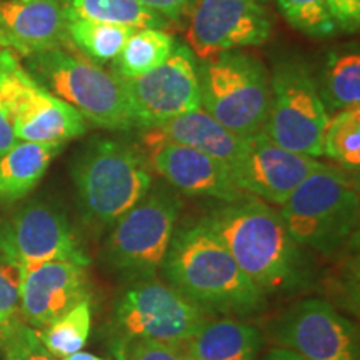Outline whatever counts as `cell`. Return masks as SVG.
<instances>
[{
    "label": "cell",
    "instance_id": "cell-36",
    "mask_svg": "<svg viewBox=\"0 0 360 360\" xmlns=\"http://www.w3.org/2000/svg\"><path fill=\"white\" fill-rule=\"evenodd\" d=\"M62 360H103V359L97 357V355H94V354H89V352H77V354L69 355V357H64Z\"/></svg>",
    "mask_w": 360,
    "mask_h": 360
},
{
    "label": "cell",
    "instance_id": "cell-6",
    "mask_svg": "<svg viewBox=\"0 0 360 360\" xmlns=\"http://www.w3.org/2000/svg\"><path fill=\"white\" fill-rule=\"evenodd\" d=\"M27 72L87 122L107 130L134 129L122 80L94 62L56 47L27 57Z\"/></svg>",
    "mask_w": 360,
    "mask_h": 360
},
{
    "label": "cell",
    "instance_id": "cell-27",
    "mask_svg": "<svg viewBox=\"0 0 360 360\" xmlns=\"http://www.w3.org/2000/svg\"><path fill=\"white\" fill-rule=\"evenodd\" d=\"M323 155L357 172L360 165V107L340 110L328 119L323 134Z\"/></svg>",
    "mask_w": 360,
    "mask_h": 360
},
{
    "label": "cell",
    "instance_id": "cell-15",
    "mask_svg": "<svg viewBox=\"0 0 360 360\" xmlns=\"http://www.w3.org/2000/svg\"><path fill=\"white\" fill-rule=\"evenodd\" d=\"M326 165L314 157L285 150L259 132L244 137L240 155L229 169L236 186L247 195L282 205L310 174Z\"/></svg>",
    "mask_w": 360,
    "mask_h": 360
},
{
    "label": "cell",
    "instance_id": "cell-23",
    "mask_svg": "<svg viewBox=\"0 0 360 360\" xmlns=\"http://www.w3.org/2000/svg\"><path fill=\"white\" fill-rule=\"evenodd\" d=\"M65 15L124 25L130 29H160L170 22L139 0H64Z\"/></svg>",
    "mask_w": 360,
    "mask_h": 360
},
{
    "label": "cell",
    "instance_id": "cell-32",
    "mask_svg": "<svg viewBox=\"0 0 360 360\" xmlns=\"http://www.w3.org/2000/svg\"><path fill=\"white\" fill-rule=\"evenodd\" d=\"M17 141L13 134L12 114L8 107L7 94H6V82H4V62H2V51H0V155L6 154L8 148H12Z\"/></svg>",
    "mask_w": 360,
    "mask_h": 360
},
{
    "label": "cell",
    "instance_id": "cell-10",
    "mask_svg": "<svg viewBox=\"0 0 360 360\" xmlns=\"http://www.w3.org/2000/svg\"><path fill=\"white\" fill-rule=\"evenodd\" d=\"M2 62L17 141L64 146L87 132L82 114L42 87L11 51L2 49Z\"/></svg>",
    "mask_w": 360,
    "mask_h": 360
},
{
    "label": "cell",
    "instance_id": "cell-2",
    "mask_svg": "<svg viewBox=\"0 0 360 360\" xmlns=\"http://www.w3.org/2000/svg\"><path fill=\"white\" fill-rule=\"evenodd\" d=\"M160 272L169 285L210 315L247 317L265 305L264 292L202 220L175 229Z\"/></svg>",
    "mask_w": 360,
    "mask_h": 360
},
{
    "label": "cell",
    "instance_id": "cell-30",
    "mask_svg": "<svg viewBox=\"0 0 360 360\" xmlns=\"http://www.w3.org/2000/svg\"><path fill=\"white\" fill-rule=\"evenodd\" d=\"M20 267L0 254V327L15 321L20 312Z\"/></svg>",
    "mask_w": 360,
    "mask_h": 360
},
{
    "label": "cell",
    "instance_id": "cell-38",
    "mask_svg": "<svg viewBox=\"0 0 360 360\" xmlns=\"http://www.w3.org/2000/svg\"><path fill=\"white\" fill-rule=\"evenodd\" d=\"M0 335H2V327H0Z\"/></svg>",
    "mask_w": 360,
    "mask_h": 360
},
{
    "label": "cell",
    "instance_id": "cell-7",
    "mask_svg": "<svg viewBox=\"0 0 360 360\" xmlns=\"http://www.w3.org/2000/svg\"><path fill=\"white\" fill-rule=\"evenodd\" d=\"M180 210L177 193L152 184L150 191L112 224L103 244L107 267L130 282L159 276Z\"/></svg>",
    "mask_w": 360,
    "mask_h": 360
},
{
    "label": "cell",
    "instance_id": "cell-28",
    "mask_svg": "<svg viewBox=\"0 0 360 360\" xmlns=\"http://www.w3.org/2000/svg\"><path fill=\"white\" fill-rule=\"evenodd\" d=\"M277 6L290 27L312 39H326L339 30L328 0H277Z\"/></svg>",
    "mask_w": 360,
    "mask_h": 360
},
{
    "label": "cell",
    "instance_id": "cell-13",
    "mask_svg": "<svg viewBox=\"0 0 360 360\" xmlns=\"http://www.w3.org/2000/svg\"><path fill=\"white\" fill-rule=\"evenodd\" d=\"M270 335L278 347L307 360H360L357 327L322 299L300 300L283 310Z\"/></svg>",
    "mask_w": 360,
    "mask_h": 360
},
{
    "label": "cell",
    "instance_id": "cell-8",
    "mask_svg": "<svg viewBox=\"0 0 360 360\" xmlns=\"http://www.w3.org/2000/svg\"><path fill=\"white\" fill-rule=\"evenodd\" d=\"M200 109L238 137L262 132L269 110V77L255 57L240 51L200 58Z\"/></svg>",
    "mask_w": 360,
    "mask_h": 360
},
{
    "label": "cell",
    "instance_id": "cell-22",
    "mask_svg": "<svg viewBox=\"0 0 360 360\" xmlns=\"http://www.w3.org/2000/svg\"><path fill=\"white\" fill-rule=\"evenodd\" d=\"M323 105L345 110L360 103V56L357 47H342L328 53L321 82H317Z\"/></svg>",
    "mask_w": 360,
    "mask_h": 360
},
{
    "label": "cell",
    "instance_id": "cell-33",
    "mask_svg": "<svg viewBox=\"0 0 360 360\" xmlns=\"http://www.w3.org/2000/svg\"><path fill=\"white\" fill-rule=\"evenodd\" d=\"M337 29L355 32L360 25V0H328Z\"/></svg>",
    "mask_w": 360,
    "mask_h": 360
},
{
    "label": "cell",
    "instance_id": "cell-17",
    "mask_svg": "<svg viewBox=\"0 0 360 360\" xmlns=\"http://www.w3.org/2000/svg\"><path fill=\"white\" fill-rule=\"evenodd\" d=\"M150 147V165L175 191L195 197H214L227 204L247 197L233 182L231 169L197 148L174 142Z\"/></svg>",
    "mask_w": 360,
    "mask_h": 360
},
{
    "label": "cell",
    "instance_id": "cell-26",
    "mask_svg": "<svg viewBox=\"0 0 360 360\" xmlns=\"http://www.w3.org/2000/svg\"><path fill=\"white\" fill-rule=\"evenodd\" d=\"M92 326V304L84 299L74 309L40 332L44 345L53 357L64 359L77 354L87 344Z\"/></svg>",
    "mask_w": 360,
    "mask_h": 360
},
{
    "label": "cell",
    "instance_id": "cell-20",
    "mask_svg": "<svg viewBox=\"0 0 360 360\" xmlns=\"http://www.w3.org/2000/svg\"><path fill=\"white\" fill-rule=\"evenodd\" d=\"M262 345V334L250 323L210 317L182 349L191 360H257Z\"/></svg>",
    "mask_w": 360,
    "mask_h": 360
},
{
    "label": "cell",
    "instance_id": "cell-37",
    "mask_svg": "<svg viewBox=\"0 0 360 360\" xmlns=\"http://www.w3.org/2000/svg\"><path fill=\"white\" fill-rule=\"evenodd\" d=\"M255 2H265V0H255Z\"/></svg>",
    "mask_w": 360,
    "mask_h": 360
},
{
    "label": "cell",
    "instance_id": "cell-9",
    "mask_svg": "<svg viewBox=\"0 0 360 360\" xmlns=\"http://www.w3.org/2000/svg\"><path fill=\"white\" fill-rule=\"evenodd\" d=\"M328 112L317 80L300 62L277 65L269 80V110L262 132L272 142L294 154L323 155V134Z\"/></svg>",
    "mask_w": 360,
    "mask_h": 360
},
{
    "label": "cell",
    "instance_id": "cell-4",
    "mask_svg": "<svg viewBox=\"0 0 360 360\" xmlns=\"http://www.w3.org/2000/svg\"><path fill=\"white\" fill-rule=\"evenodd\" d=\"M278 212L300 247L334 254L357 231V179L352 170L326 165L310 174Z\"/></svg>",
    "mask_w": 360,
    "mask_h": 360
},
{
    "label": "cell",
    "instance_id": "cell-29",
    "mask_svg": "<svg viewBox=\"0 0 360 360\" xmlns=\"http://www.w3.org/2000/svg\"><path fill=\"white\" fill-rule=\"evenodd\" d=\"M0 345L4 360H56L44 345L40 332L22 321L2 327Z\"/></svg>",
    "mask_w": 360,
    "mask_h": 360
},
{
    "label": "cell",
    "instance_id": "cell-35",
    "mask_svg": "<svg viewBox=\"0 0 360 360\" xmlns=\"http://www.w3.org/2000/svg\"><path fill=\"white\" fill-rule=\"evenodd\" d=\"M262 360H307L302 355L295 354L294 350L283 349V347H274L270 349Z\"/></svg>",
    "mask_w": 360,
    "mask_h": 360
},
{
    "label": "cell",
    "instance_id": "cell-19",
    "mask_svg": "<svg viewBox=\"0 0 360 360\" xmlns=\"http://www.w3.org/2000/svg\"><path fill=\"white\" fill-rule=\"evenodd\" d=\"M147 146L157 142H174L214 157L231 167L244 147V137L232 134L204 109L179 115L169 122L143 130Z\"/></svg>",
    "mask_w": 360,
    "mask_h": 360
},
{
    "label": "cell",
    "instance_id": "cell-12",
    "mask_svg": "<svg viewBox=\"0 0 360 360\" xmlns=\"http://www.w3.org/2000/svg\"><path fill=\"white\" fill-rule=\"evenodd\" d=\"M0 254L20 270L47 262H74L87 267L89 257L62 210L32 202L0 225Z\"/></svg>",
    "mask_w": 360,
    "mask_h": 360
},
{
    "label": "cell",
    "instance_id": "cell-3",
    "mask_svg": "<svg viewBox=\"0 0 360 360\" xmlns=\"http://www.w3.org/2000/svg\"><path fill=\"white\" fill-rule=\"evenodd\" d=\"M72 182L85 220L112 225L150 191L154 179L146 160L127 143L96 137L75 155Z\"/></svg>",
    "mask_w": 360,
    "mask_h": 360
},
{
    "label": "cell",
    "instance_id": "cell-21",
    "mask_svg": "<svg viewBox=\"0 0 360 360\" xmlns=\"http://www.w3.org/2000/svg\"><path fill=\"white\" fill-rule=\"evenodd\" d=\"M62 147L19 141L0 155V200L13 204L32 192Z\"/></svg>",
    "mask_w": 360,
    "mask_h": 360
},
{
    "label": "cell",
    "instance_id": "cell-18",
    "mask_svg": "<svg viewBox=\"0 0 360 360\" xmlns=\"http://www.w3.org/2000/svg\"><path fill=\"white\" fill-rule=\"evenodd\" d=\"M67 37L64 0H0V47L29 57L62 47Z\"/></svg>",
    "mask_w": 360,
    "mask_h": 360
},
{
    "label": "cell",
    "instance_id": "cell-24",
    "mask_svg": "<svg viewBox=\"0 0 360 360\" xmlns=\"http://www.w3.org/2000/svg\"><path fill=\"white\" fill-rule=\"evenodd\" d=\"M175 47L170 34L160 29H137L115 58L114 74L122 80L137 79L164 64Z\"/></svg>",
    "mask_w": 360,
    "mask_h": 360
},
{
    "label": "cell",
    "instance_id": "cell-25",
    "mask_svg": "<svg viewBox=\"0 0 360 360\" xmlns=\"http://www.w3.org/2000/svg\"><path fill=\"white\" fill-rule=\"evenodd\" d=\"M134 30L137 29L67 15V37L94 62L115 60Z\"/></svg>",
    "mask_w": 360,
    "mask_h": 360
},
{
    "label": "cell",
    "instance_id": "cell-14",
    "mask_svg": "<svg viewBox=\"0 0 360 360\" xmlns=\"http://www.w3.org/2000/svg\"><path fill=\"white\" fill-rule=\"evenodd\" d=\"M274 20L255 0H195L187 39L195 57L257 47L272 35Z\"/></svg>",
    "mask_w": 360,
    "mask_h": 360
},
{
    "label": "cell",
    "instance_id": "cell-16",
    "mask_svg": "<svg viewBox=\"0 0 360 360\" xmlns=\"http://www.w3.org/2000/svg\"><path fill=\"white\" fill-rule=\"evenodd\" d=\"M20 272V312L35 330L52 326L89 297L84 265L47 262Z\"/></svg>",
    "mask_w": 360,
    "mask_h": 360
},
{
    "label": "cell",
    "instance_id": "cell-34",
    "mask_svg": "<svg viewBox=\"0 0 360 360\" xmlns=\"http://www.w3.org/2000/svg\"><path fill=\"white\" fill-rule=\"evenodd\" d=\"M139 2L159 12L172 24V22L182 20L192 11L195 0H139Z\"/></svg>",
    "mask_w": 360,
    "mask_h": 360
},
{
    "label": "cell",
    "instance_id": "cell-1",
    "mask_svg": "<svg viewBox=\"0 0 360 360\" xmlns=\"http://www.w3.org/2000/svg\"><path fill=\"white\" fill-rule=\"evenodd\" d=\"M242 272L264 294H285L309 282L307 257L278 210L247 195L202 219Z\"/></svg>",
    "mask_w": 360,
    "mask_h": 360
},
{
    "label": "cell",
    "instance_id": "cell-5",
    "mask_svg": "<svg viewBox=\"0 0 360 360\" xmlns=\"http://www.w3.org/2000/svg\"><path fill=\"white\" fill-rule=\"evenodd\" d=\"M209 319V312L159 276L134 281L115 302L109 334L112 350L119 359L130 342L139 339L182 347Z\"/></svg>",
    "mask_w": 360,
    "mask_h": 360
},
{
    "label": "cell",
    "instance_id": "cell-11",
    "mask_svg": "<svg viewBox=\"0 0 360 360\" xmlns=\"http://www.w3.org/2000/svg\"><path fill=\"white\" fill-rule=\"evenodd\" d=\"M122 85L134 127L142 132L200 109L199 62L188 45L175 44L164 64Z\"/></svg>",
    "mask_w": 360,
    "mask_h": 360
},
{
    "label": "cell",
    "instance_id": "cell-31",
    "mask_svg": "<svg viewBox=\"0 0 360 360\" xmlns=\"http://www.w3.org/2000/svg\"><path fill=\"white\" fill-rule=\"evenodd\" d=\"M119 360H191L179 345L164 344L150 339L130 342Z\"/></svg>",
    "mask_w": 360,
    "mask_h": 360
}]
</instances>
